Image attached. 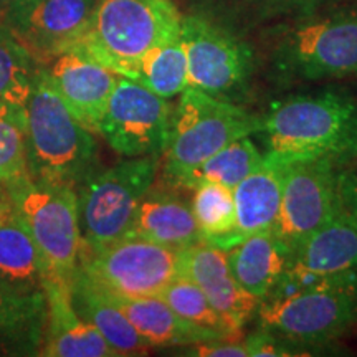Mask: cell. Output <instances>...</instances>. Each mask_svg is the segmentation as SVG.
Here are the masks:
<instances>
[{
	"instance_id": "6da1fadb",
	"label": "cell",
	"mask_w": 357,
	"mask_h": 357,
	"mask_svg": "<svg viewBox=\"0 0 357 357\" xmlns=\"http://www.w3.org/2000/svg\"><path fill=\"white\" fill-rule=\"evenodd\" d=\"M265 158L287 166L328 159L337 166L357 154V101L342 93L294 96L263 116Z\"/></svg>"
},
{
	"instance_id": "7a4b0ae2",
	"label": "cell",
	"mask_w": 357,
	"mask_h": 357,
	"mask_svg": "<svg viewBox=\"0 0 357 357\" xmlns=\"http://www.w3.org/2000/svg\"><path fill=\"white\" fill-rule=\"evenodd\" d=\"M25 137L29 176L35 181L78 190L96 172L95 134L66 108L38 63L25 105Z\"/></svg>"
},
{
	"instance_id": "3957f363",
	"label": "cell",
	"mask_w": 357,
	"mask_h": 357,
	"mask_svg": "<svg viewBox=\"0 0 357 357\" xmlns=\"http://www.w3.org/2000/svg\"><path fill=\"white\" fill-rule=\"evenodd\" d=\"M257 314L261 329L303 349L324 346L357 326V278L283 280Z\"/></svg>"
},
{
	"instance_id": "277c9868",
	"label": "cell",
	"mask_w": 357,
	"mask_h": 357,
	"mask_svg": "<svg viewBox=\"0 0 357 357\" xmlns=\"http://www.w3.org/2000/svg\"><path fill=\"white\" fill-rule=\"evenodd\" d=\"M181 20L171 0H96L73 48L126 77L147 50L181 33Z\"/></svg>"
},
{
	"instance_id": "5b68a950",
	"label": "cell",
	"mask_w": 357,
	"mask_h": 357,
	"mask_svg": "<svg viewBox=\"0 0 357 357\" xmlns=\"http://www.w3.org/2000/svg\"><path fill=\"white\" fill-rule=\"evenodd\" d=\"M261 116L250 114L229 100L187 86L172 111L164 151V176L171 184L222 147L258 132Z\"/></svg>"
},
{
	"instance_id": "8992f818",
	"label": "cell",
	"mask_w": 357,
	"mask_h": 357,
	"mask_svg": "<svg viewBox=\"0 0 357 357\" xmlns=\"http://www.w3.org/2000/svg\"><path fill=\"white\" fill-rule=\"evenodd\" d=\"M160 155L126 158L113 167L93 172L78 187L82 248L96 250L119 240L142 197L153 189Z\"/></svg>"
},
{
	"instance_id": "52a82bcc",
	"label": "cell",
	"mask_w": 357,
	"mask_h": 357,
	"mask_svg": "<svg viewBox=\"0 0 357 357\" xmlns=\"http://www.w3.org/2000/svg\"><path fill=\"white\" fill-rule=\"evenodd\" d=\"M7 189L50 275L70 283L82 253L77 189L35 181L30 176L8 184Z\"/></svg>"
},
{
	"instance_id": "ba28073f",
	"label": "cell",
	"mask_w": 357,
	"mask_h": 357,
	"mask_svg": "<svg viewBox=\"0 0 357 357\" xmlns=\"http://www.w3.org/2000/svg\"><path fill=\"white\" fill-rule=\"evenodd\" d=\"M280 73L291 78L357 77V10H342L289 29L275 52Z\"/></svg>"
},
{
	"instance_id": "9c48e42d",
	"label": "cell",
	"mask_w": 357,
	"mask_h": 357,
	"mask_svg": "<svg viewBox=\"0 0 357 357\" xmlns=\"http://www.w3.org/2000/svg\"><path fill=\"white\" fill-rule=\"evenodd\" d=\"M78 266L116 296H159L182 275V250L123 236L101 248H82Z\"/></svg>"
},
{
	"instance_id": "30bf717a",
	"label": "cell",
	"mask_w": 357,
	"mask_h": 357,
	"mask_svg": "<svg viewBox=\"0 0 357 357\" xmlns=\"http://www.w3.org/2000/svg\"><path fill=\"white\" fill-rule=\"evenodd\" d=\"M171 121L169 100L132 79L119 77L102 111L98 134L123 158H162Z\"/></svg>"
},
{
	"instance_id": "8fae6325",
	"label": "cell",
	"mask_w": 357,
	"mask_h": 357,
	"mask_svg": "<svg viewBox=\"0 0 357 357\" xmlns=\"http://www.w3.org/2000/svg\"><path fill=\"white\" fill-rule=\"evenodd\" d=\"M337 167L336 162L328 159L284 166L280 213L273 231L289 257L307 236L342 208L337 190Z\"/></svg>"
},
{
	"instance_id": "7c38bea8",
	"label": "cell",
	"mask_w": 357,
	"mask_h": 357,
	"mask_svg": "<svg viewBox=\"0 0 357 357\" xmlns=\"http://www.w3.org/2000/svg\"><path fill=\"white\" fill-rule=\"evenodd\" d=\"M187 83L217 98L240 91L252 73V52L242 40L200 15L181 20Z\"/></svg>"
},
{
	"instance_id": "4fadbf2b",
	"label": "cell",
	"mask_w": 357,
	"mask_h": 357,
	"mask_svg": "<svg viewBox=\"0 0 357 357\" xmlns=\"http://www.w3.org/2000/svg\"><path fill=\"white\" fill-rule=\"evenodd\" d=\"M95 6L96 0H15L0 25L43 63L78 43Z\"/></svg>"
},
{
	"instance_id": "5bb4252c",
	"label": "cell",
	"mask_w": 357,
	"mask_h": 357,
	"mask_svg": "<svg viewBox=\"0 0 357 357\" xmlns=\"http://www.w3.org/2000/svg\"><path fill=\"white\" fill-rule=\"evenodd\" d=\"M38 68L75 118L88 131L98 134L102 111L119 75L75 48L38 63Z\"/></svg>"
},
{
	"instance_id": "9a60e30c",
	"label": "cell",
	"mask_w": 357,
	"mask_h": 357,
	"mask_svg": "<svg viewBox=\"0 0 357 357\" xmlns=\"http://www.w3.org/2000/svg\"><path fill=\"white\" fill-rule=\"evenodd\" d=\"M303 278H357V217L341 208L294 250L283 280Z\"/></svg>"
},
{
	"instance_id": "2e32d148",
	"label": "cell",
	"mask_w": 357,
	"mask_h": 357,
	"mask_svg": "<svg viewBox=\"0 0 357 357\" xmlns=\"http://www.w3.org/2000/svg\"><path fill=\"white\" fill-rule=\"evenodd\" d=\"M43 339L38 354L47 357H116L100 331L77 311L68 281L48 275L45 281Z\"/></svg>"
},
{
	"instance_id": "e0dca14e",
	"label": "cell",
	"mask_w": 357,
	"mask_h": 357,
	"mask_svg": "<svg viewBox=\"0 0 357 357\" xmlns=\"http://www.w3.org/2000/svg\"><path fill=\"white\" fill-rule=\"evenodd\" d=\"M182 275L202 289L212 306L238 334L261 305L240 287L231 273L227 252L222 248L202 242L182 250Z\"/></svg>"
},
{
	"instance_id": "ac0fdd59",
	"label": "cell",
	"mask_w": 357,
	"mask_h": 357,
	"mask_svg": "<svg viewBox=\"0 0 357 357\" xmlns=\"http://www.w3.org/2000/svg\"><path fill=\"white\" fill-rule=\"evenodd\" d=\"M123 236L142 238L174 250H185L204 242L190 204L176 194L153 189L136 207Z\"/></svg>"
},
{
	"instance_id": "d6986e66",
	"label": "cell",
	"mask_w": 357,
	"mask_h": 357,
	"mask_svg": "<svg viewBox=\"0 0 357 357\" xmlns=\"http://www.w3.org/2000/svg\"><path fill=\"white\" fill-rule=\"evenodd\" d=\"M284 166L263 158L242 182L234 187L235 230L222 250H229L247 236L273 230L278 220Z\"/></svg>"
},
{
	"instance_id": "ffe728a7",
	"label": "cell",
	"mask_w": 357,
	"mask_h": 357,
	"mask_svg": "<svg viewBox=\"0 0 357 357\" xmlns=\"http://www.w3.org/2000/svg\"><path fill=\"white\" fill-rule=\"evenodd\" d=\"M71 301L82 318L93 324L116 352V356H137L149 349L144 339L137 334L124 312L116 305L113 296L84 275L77 266L70 281Z\"/></svg>"
},
{
	"instance_id": "44dd1931",
	"label": "cell",
	"mask_w": 357,
	"mask_h": 357,
	"mask_svg": "<svg viewBox=\"0 0 357 357\" xmlns=\"http://www.w3.org/2000/svg\"><path fill=\"white\" fill-rule=\"evenodd\" d=\"M109 294L149 347H187L225 339L182 319L160 296L124 298Z\"/></svg>"
},
{
	"instance_id": "7402d4cb",
	"label": "cell",
	"mask_w": 357,
	"mask_h": 357,
	"mask_svg": "<svg viewBox=\"0 0 357 357\" xmlns=\"http://www.w3.org/2000/svg\"><path fill=\"white\" fill-rule=\"evenodd\" d=\"M227 258L240 287L258 301L275 291L289 265V253L273 230L247 236L227 250Z\"/></svg>"
},
{
	"instance_id": "603a6c76",
	"label": "cell",
	"mask_w": 357,
	"mask_h": 357,
	"mask_svg": "<svg viewBox=\"0 0 357 357\" xmlns=\"http://www.w3.org/2000/svg\"><path fill=\"white\" fill-rule=\"evenodd\" d=\"M50 270L19 215L0 222V284L17 293L43 294Z\"/></svg>"
},
{
	"instance_id": "cb8c5ba5",
	"label": "cell",
	"mask_w": 357,
	"mask_h": 357,
	"mask_svg": "<svg viewBox=\"0 0 357 357\" xmlns=\"http://www.w3.org/2000/svg\"><path fill=\"white\" fill-rule=\"evenodd\" d=\"M124 78L139 83L141 86L166 100L181 95L189 86L187 58L181 33L147 50Z\"/></svg>"
},
{
	"instance_id": "d4e9b609",
	"label": "cell",
	"mask_w": 357,
	"mask_h": 357,
	"mask_svg": "<svg viewBox=\"0 0 357 357\" xmlns=\"http://www.w3.org/2000/svg\"><path fill=\"white\" fill-rule=\"evenodd\" d=\"M250 137L252 136L240 137L229 146L222 147L218 153L205 159L197 167L178 177L174 185L194 189L200 184H222L234 189L253 169L260 166L265 158Z\"/></svg>"
},
{
	"instance_id": "484cf974",
	"label": "cell",
	"mask_w": 357,
	"mask_h": 357,
	"mask_svg": "<svg viewBox=\"0 0 357 357\" xmlns=\"http://www.w3.org/2000/svg\"><path fill=\"white\" fill-rule=\"evenodd\" d=\"M47 301L43 294L17 293L0 284V342L38 351L43 339Z\"/></svg>"
},
{
	"instance_id": "4316f807",
	"label": "cell",
	"mask_w": 357,
	"mask_h": 357,
	"mask_svg": "<svg viewBox=\"0 0 357 357\" xmlns=\"http://www.w3.org/2000/svg\"><path fill=\"white\" fill-rule=\"evenodd\" d=\"M190 207L205 243L222 248L235 230L234 189L222 184L194 187Z\"/></svg>"
},
{
	"instance_id": "83f0119b",
	"label": "cell",
	"mask_w": 357,
	"mask_h": 357,
	"mask_svg": "<svg viewBox=\"0 0 357 357\" xmlns=\"http://www.w3.org/2000/svg\"><path fill=\"white\" fill-rule=\"evenodd\" d=\"M159 296L172 307L174 312H177L182 319L189 321L190 324L215 333L225 339H238L240 334L212 306L202 289L184 275L174 280Z\"/></svg>"
},
{
	"instance_id": "f1b7e54d",
	"label": "cell",
	"mask_w": 357,
	"mask_h": 357,
	"mask_svg": "<svg viewBox=\"0 0 357 357\" xmlns=\"http://www.w3.org/2000/svg\"><path fill=\"white\" fill-rule=\"evenodd\" d=\"M37 61L0 25V105L25 108Z\"/></svg>"
},
{
	"instance_id": "f546056e",
	"label": "cell",
	"mask_w": 357,
	"mask_h": 357,
	"mask_svg": "<svg viewBox=\"0 0 357 357\" xmlns=\"http://www.w3.org/2000/svg\"><path fill=\"white\" fill-rule=\"evenodd\" d=\"M26 176L25 108L0 105V182L8 185Z\"/></svg>"
},
{
	"instance_id": "4dcf8cb0",
	"label": "cell",
	"mask_w": 357,
	"mask_h": 357,
	"mask_svg": "<svg viewBox=\"0 0 357 357\" xmlns=\"http://www.w3.org/2000/svg\"><path fill=\"white\" fill-rule=\"evenodd\" d=\"M245 346L248 349V357H261V356H305L300 351L303 347L293 344L278 334L261 329L245 339Z\"/></svg>"
},
{
	"instance_id": "1f68e13d",
	"label": "cell",
	"mask_w": 357,
	"mask_h": 357,
	"mask_svg": "<svg viewBox=\"0 0 357 357\" xmlns=\"http://www.w3.org/2000/svg\"><path fill=\"white\" fill-rule=\"evenodd\" d=\"M337 190L341 207L357 217V154L337 167Z\"/></svg>"
},
{
	"instance_id": "d6a6232c",
	"label": "cell",
	"mask_w": 357,
	"mask_h": 357,
	"mask_svg": "<svg viewBox=\"0 0 357 357\" xmlns=\"http://www.w3.org/2000/svg\"><path fill=\"white\" fill-rule=\"evenodd\" d=\"M187 354L199 357H248V349L243 341L220 339V341L197 342V344L187 346Z\"/></svg>"
},
{
	"instance_id": "836d02e7",
	"label": "cell",
	"mask_w": 357,
	"mask_h": 357,
	"mask_svg": "<svg viewBox=\"0 0 357 357\" xmlns=\"http://www.w3.org/2000/svg\"><path fill=\"white\" fill-rule=\"evenodd\" d=\"M15 205L10 197L7 185L0 182V222H6L15 215Z\"/></svg>"
},
{
	"instance_id": "e575fe53",
	"label": "cell",
	"mask_w": 357,
	"mask_h": 357,
	"mask_svg": "<svg viewBox=\"0 0 357 357\" xmlns=\"http://www.w3.org/2000/svg\"><path fill=\"white\" fill-rule=\"evenodd\" d=\"M13 2H15V0H0V19H2V15L7 12V8L10 7Z\"/></svg>"
}]
</instances>
